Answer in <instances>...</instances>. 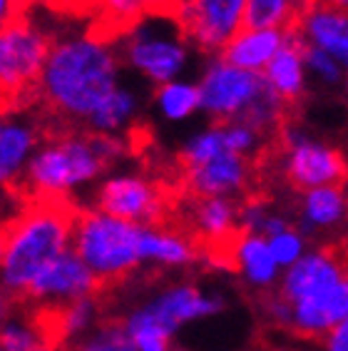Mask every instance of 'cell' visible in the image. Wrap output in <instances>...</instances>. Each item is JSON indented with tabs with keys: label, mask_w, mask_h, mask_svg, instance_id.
<instances>
[{
	"label": "cell",
	"mask_w": 348,
	"mask_h": 351,
	"mask_svg": "<svg viewBox=\"0 0 348 351\" xmlns=\"http://www.w3.org/2000/svg\"><path fill=\"white\" fill-rule=\"evenodd\" d=\"M224 152H229L227 137H224V125L216 122V125H212L209 130L199 132V135L192 137V140L184 145V149H182V155H179L182 169L197 167V165L207 162V160H212V157H216V155H224Z\"/></svg>",
	"instance_id": "obj_24"
},
{
	"label": "cell",
	"mask_w": 348,
	"mask_h": 351,
	"mask_svg": "<svg viewBox=\"0 0 348 351\" xmlns=\"http://www.w3.org/2000/svg\"><path fill=\"white\" fill-rule=\"evenodd\" d=\"M137 93L127 85H117L108 100L102 102L100 108L95 110L92 115L87 117V132H95V135H114L117 130L127 128L132 122L134 112H137Z\"/></svg>",
	"instance_id": "obj_19"
},
{
	"label": "cell",
	"mask_w": 348,
	"mask_h": 351,
	"mask_svg": "<svg viewBox=\"0 0 348 351\" xmlns=\"http://www.w3.org/2000/svg\"><path fill=\"white\" fill-rule=\"evenodd\" d=\"M266 247H269V254L274 259V264H294L299 259L303 250V242L301 237L296 234V230H288V232H282V234L276 237H269L266 239Z\"/></svg>",
	"instance_id": "obj_28"
},
{
	"label": "cell",
	"mask_w": 348,
	"mask_h": 351,
	"mask_svg": "<svg viewBox=\"0 0 348 351\" xmlns=\"http://www.w3.org/2000/svg\"><path fill=\"white\" fill-rule=\"evenodd\" d=\"M301 60H303V70L314 73L316 77L323 80L326 85H341L343 82L341 62H336L334 58H328L326 53L306 45V43H301Z\"/></svg>",
	"instance_id": "obj_26"
},
{
	"label": "cell",
	"mask_w": 348,
	"mask_h": 351,
	"mask_svg": "<svg viewBox=\"0 0 348 351\" xmlns=\"http://www.w3.org/2000/svg\"><path fill=\"white\" fill-rule=\"evenodd\" d=\"M38 147V130L27 120H0V189L13 192Z\"/></svg>",
	"instance_id": "obj_15"
},
{
	"label": "cell",
	"mask_w": 348,
	"mask_h": 351,
	"mask_svg": "<svg viewBox=\"0 0 348 351\" xmlns=\"http://www.w3.org/2000/svg\"><path fill=\"white\" fill-rule=\"evenodd\" d=\"M100 3L105 15H108V21H112L120 30L134 25L147 13L162 10L160 0H100Z\"/></svg>",
	"instance_id": "obj_25"
},
{
	"label": "cell",
	"mask_w": 348,
	"mask_h": 351,
	"mask_svg": "<svg viewBox=\"0 0 348 351\" xmlns=\"http://www.w3.org/2000/svg\"><path fill=\"white\" fill-rule=\"evenodd\" d=\"M154 102H157L162 117L179 122L192 117L199 110V93H197V85H192V82L172 80L154 90Z\"/></svg>",
	"instance_id": "obj_23"
},
{
	"label": "cell",
	"mask_w": 348,
	"mask_h": 351,
	"mask_svg": "<svg viewBox=\"0 0 348 351\" xmlns=\"http://www.w3.org/2000/svg\"><path fill=\"white\" fill-rule=\"evenodd\" d=\"M38 85L53 112L87 122L120 85V55L102 38H65L50 45Z\"/></svg>",
	"instance_id": "obj_2"
},
{
	"label": "cell",
	"mask_w": 348,
	"mask_h": 351,
	"mask_svg": "<svg viewBox=\"0 0 348 351\" xmlns=\"http://www.w3.org/2000/svg\"><path fill=\"white\" fill-rule=\"evenodd\" d=\"M125 152V142L114 135H62L47 140L27 160L25 172L10 195L27 197H67L77 184H85Z\"/></svg>",
	"instance_id": "obj_3"
},
{
	"label": "cell",
	"mask_w": 348,
	"mask_h": 351,
	"mask_svg": "<svg viewBox=\"0 0 348 351\" xmlns=\"http://www.w3.org/2000/svg\"><path fill=\"white\" fill-rule=\"evenodd\" d=\"M319 3H323V5H331V8H338V10H343L348 0H319Z\"/></svg>",
	"instance_id": "obj_33"
},
{
	"label": "cell",
	"mask_w": 348,
	"mask_h": 351,
	"mask_svg": "<svg viewBox=\"0 0 348 351\" xmlns=\"http://www.w3.org/2000/svg\"><path fill=\"white\" fill-rule=\"evenodd\" d=\"M282 145L286 147V182L294 189L328 187V184H343L346 180V160L336 147H328L323 142H316L294 128H282Z\"/></svg>",
	"instance_id": "obj_9"
},
{
	"label": "cell",
	"mask_w": 348,
	"mask_h": 351,
	"mask_svg": "<svg viewBox=\"0 0 348 351\" xmlns=\"http://www.w3.org/2000/svg\"><path fill=\"white\" fill-rule=\"evenodd\" d=\"M122 55L134 73L160 88L184 73L189 62V45L179 21H174L164 10H157L127 27Z\"/></svg>",
	"instance_id": "obj_5"
},
{
	"label": "cell",
	"mask_w": 348,
	"mask_h": 351,
	"mask_svg": "<svg viewBox=\"0 0 348 351\" xmlns=\"http://www.w3.org/2000/svg\"><path fill=\"white\" fill-rule=\"evenodd\" d=\"M15 10H18V0H0V27L15 21Z\"/></svg>",
	"instance_id": "obj_30"
},
{
	"label": "cell",
	"mask_w": 348,
	"mask_h": 351,
	"mask_svg": "<svg viewBox=\"0 0 348 351\" xmlns=\"http://www.w3.org/2000/svg\"><path fill=\"white\" fill-rule=\"evenodd\" d=\"M50 40L40 27L13 21L0 27V93L18 95L33 88L40 77Z\"/></svg>",
	"instance_id": "obj_7"
},
{
	"label": "cell",
	"mask_w": 348,
	"mask_h": 351,
	"mask_svg": "<svg viewBox=\"0 0 348 351\" xmlns=\"http://www.w3.org/2000/svg\"><path fill=\"white\" fill-rule=\"evenodd\" d=\"M236 262L239 269L249 277V282L256 284L259 289H266L269 284L274 282L276 264L269 254L266 239L256 234H247L241 239L239 250H236Z\"/></svg>",
	"instance_id": "obj_22"
},
{
	"label": "cell",
	"mask_w": 348,
	"mask_h": 351,
	"mask_svg": "<svg viewBox=\"0 0 348 351\" xmlns=\"http://www.w3.org/2000/svg\"><path fill=\"white\" fill-rule=\"evenodd\" d=\"M75 351H134V344L129 341L122 319H108L92 341H87L85 346Z\"/></svg>",
	"instance_id": "obj_27"
},
{
	"label": "cell",
	"mask_w": 348,
	"mask_h": 351,
	"mask_svg": "<svg viewBox=\"0 0 348 351\" xmlns=\"http://www.w3.org/2000/svg\"><path fill=\"white\" fill-rule=\"evenodd\" d=\"M328 351H346V324H338L328 334Z\"/></svg>",
	"instance_id": "obj_29"
},
{
	"label": "cell",
	"mask_w": 348,
	"mask_h": 351,
	"mask_svg": "<svg viewBox=\"0 0 348 351\" xmlns=\"http://www.w3.org/2000/svg\"><path fill=\"white\" fill-rule=\"evenodd\" d=\"M264 85L266 82L261 75L239 70L216 58L207 65L197 85L199 110H204L216 122H234L244 115V110L254 102Z\"/></svg>",
	"instance_id": "obj_8"
},
{
	"label": "cell",
	"mask_w": 348,
	"mask_h": 351,
	"mask_svg": "<svg viewBox=\"0 0 348 351\" xmlns=\"http://www.w3.org/2000/svg\"><path fill=\"white\" fill-rule=\"evenodd\" d=\"M219 309H221L219 299L201 297L197 287H192V284H182V287L169 289L164 297H160L149 309H145V311L160 324L162 331L172 334L182 322L195 319V317H204V314H212V311H219Z\"/></svg>",
	"instance_id": "obj_17"
},
{
	"label": "cell",
	"mask_w": 348,
	"mask_h": 351,
	"mask_svg": "<svg viewBox=\"0 0 348 351\" xmlns=\"http://www.w3.org/2000/svg\"><path fill=\"white\" fill-rule=\"evenodd\" d=\"M294 30L301 38V43L321 50V53H326L328 58H334L336 62H341L343 68H346L348 18L343 10L323 5V3L306 5L303 13L299 15V25H294Z\"/></svg>",
	"instance_id": "obj_13"
},
{
	"label": "cell",
	"mask_w": 348,
	"mask_h": 351,
	"mask_svg": "<svg viewBox=\"0 0 348 351\" xmlns=\"http://www.w3.org/2000/svg\"><path fill=\"white\" fill-rule=\"evenodd\" d=\"M261 77L286 105L301 97L303 88H306V70H303L301 60V38L296 35L294 27H288L286 40L264 68Z\"/></svg>",
	"instance_id": "obj_16"
},
{
	"label": "cell",
	"mask_w": 348,
	"mask_h": 351,
	"mask_svg": "<svg viewBox=\"0 0 348 351\" xmlns=\"http://www.w3.org/2000/svg\"><path fill=\"white\" fill-rule=\"evenodd\" d=\"M288 30L279 27H244L219 53V60L229 62L239 70L261 75L271 58L279 53V47L286 40Z\"/></svg>",
	"instance_id": "obj_14"
},
{
	"label": "cell",
	"mask_w": 348,
	"mask_h": 351,
	"mask_svg": "<svg viewBox=\"0 0 348 351\" xmlns=\"http://www.w3.org/2000/svg\"><path fill=\"white\" fill-rule=\"evenodd\" d=\"M247 0H182L179 25L184 38L204 53H221L244 30Z\"/></svg>",
	"instance_id": "obj_10"
},
{
	"label": "cell",
	"mask_w": 348,
	"mask_h": 351,
	"mask_svg": "<svg viewBox=\"0 0 348 351\" xmlns=\"http://www.w3.org/2000/svg\"><path fill=\"white\" fill-rule=\"evenodd\" d=\"M346 215V195L341 184H328L303 192L301 199V224L306 227H336Z\"/></svg>",
	"instance_id": "obj_20"
},
{
	"label": "cell",
	"mask_w": 348,
	"mask_h": 351,
	"mask_svg": "<svg viewBox=\"0 0 348 351\" xmlns=\"http://www.w3.org/2000/svg\"><path fill=\"white\" fill-rule=\"evenodd\" d=\"M70 302V299H95L97 304H105L102 284L92 277V271L77 259L73 250L50 262L45 269L27 284L21 304L30 302Z\"/></svg>",
	"instance_id": "obj_11"
},
{
	"label": "cell",
	"mask_w": 348,
	"mask_h": 351,
	"mask_svg": "<svg viewBox=\"0 0 348 351\" xmlns=\"http://www.w3.org/2000/svg\"><path fill=\"white\" fill-rule=\"evenodd\" d=\"M303 13V0H247L244 27H279L288 30Z\"/></svg>",
	"instance_id": "obj_21"
},
{
	"label": "cell",
	"mask_w": 348,
	"mask_h": 351,
	"mask_svg": "<svg viewBox=\"0 0 348 351\" xmlns=\"http://www.w3.org/2000/svg\"><path fill=\"white\" fill-rule=\"evenodd\" d=\"M140 259H154L169 267H187L199 262L195 244L169 227H142L140 230Z\"/></svg>",
	"instance_id": "obj_18"
},
{
	"label": "cell",
	"mask_w": 348,
	"mask_h": 351,
	"mask_svg": "<svg viewBox=\"0 0 348 351\" xmlns=\"http://www.w3.org/2000/svg\"><path fill=\"white\" fill-rule=\"evenodd\" d=\"M0 351H5V349H3V346H0Z\"/></svg>",
	"instance_id": "obj_35"
},
{
	"label": "cell",
	"mask_w": 348,
	"mask_h": 351,
	"mask_svg": "<svg viewBox=\"0 0 348 351\" xmlns=\"http://www.w3.org/2000/svg\"><path fill=\"white\" fill-rule=\"evenodd\" d=\"M140 224L122 222L97 210H80L75 219L70 250L102 284L105 297L125 287L140 267Z\"/></svg>",
	"instance_id": "obj_4"
},
{
	"label": "cell",
	"mask_w": 348,
	"mask_h": 351,
	"mask_svg": "<svg viewBox=\"0 0 348 351\" xmlns=\"http://www.w3.org/2000/svg\"><path fill=\"white\" fill-rule=\"evenodd\" d=\"M174 199L145 177H112L97 192V212L140 227H167Z\"/></svg>",
	"instance_id": "obj_6"
},
{
	"label": "cell",
	"mask_w": 348,
	"mask_h": 351,
	"mask_svg": "<svg viewBox=\"0 0 348 351\" xmlns=\"http://www.w3.org/2000/svg\"><path fill=\"white\" fill-rule=\"evenodd\" d=\"M80 207L67 197H27L18 215L0 222V289L21 304L27 284L70 250Z\"/></svg>",
	"instance_id": "obj_1"
},
{
	"label": "cell",
	"mask_w": 348,
	"mask_h": 351,
	"mask_svg": "<svg viewBox=\"0 0 348 351\" xmlns=\"http://www.w3.org/2000/svg\"><path fill=\"white\" fill-rule=\"evenodd\" d=\"M251 160L234 152L216 155L197 167L182 169V182L189 197H232L251 184Z\"/></svg>",
	"instance_id": "obj_12"
},
{
	"label": "cell",
	"mask_w": 348,
	"mask_h": 351,
	"mask_svg": "<svg viewBox=\"0 0 348 351\" xmlns=\"http://www.w3.org/2000/svg\"><path fill=\"white\" fill-rule=\"evenodd\" d=\"M33 351H75L73 346H58V349H45V346H35Z\"/></svg>",
	"instance_id": "obj_34"
},
{
	"label": "cell",
	"mask_w": 348,
	"mask_h": 351,
	"mask_svg": "<svg viewBox=\"0 0 348 351\" xmlns=\"http://www.w3.org/2000/svg\"><path fill=\"white\" fill-rule=\"evenodd\" d=\"M8 314H13V302L8 299V294L0 289V324L8 319Z\"/></svg>",
	"instance_id": "obj_31"
},
{
	"label": "cell",
	"mask_w": 348,
	"mask_h": 351,
	"mask_svg": "<svg viewBox=\"0 0 348 351\" xmlns=\"http://www.w3.org/2000/svg\"><path fill=\"white\" fill-rule=\"evenodd\" d=\"M142 351H169V341H152L142 346Z\"/></svg>",
	"instance_id": "obj_32"
}]
</instances>
